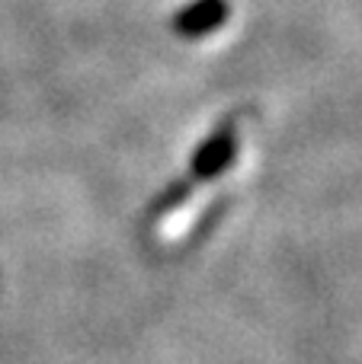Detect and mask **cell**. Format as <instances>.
I'll use <instances>...</instances> for the list:
<instances>
[{
	"instance_id": "1",
	"label": "cell",
	"mask_w": 362,
	"mask_h": 364,
	"mask_svg": "<svg viewBox=\"0 0 362 364\" xmlns=\"http://www.w3.org/2000/svg\"><path fill=\"white\" fill-rule=\"evenodd\" d=\"M234 154H237V125L234 122H224L218 132L209 134L202 147L196 151V160H192V170L186 173V182H202V179H215L234 164Z\"/></svg>"
},
{
	"instance_id": "2",
	"label": "cell",
	"mask_w": 362,
	"mask_h": 364,
	"mask_svg": "<svg viewBox=\"0 0 362 364\" xmlns=\"http://www.w3.org/2000/svg\"><path fill=\"white\" fill-rule=\"evenodd\" d=\"M228 19V4L224 0H199L196 6L183 10L177 16V32L180 36H205L215 26Z\"/></svg>"
}]
</instances>
